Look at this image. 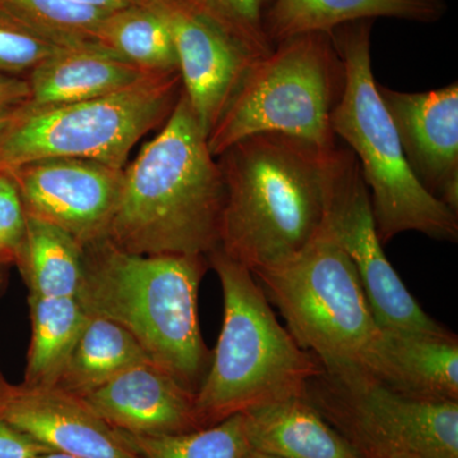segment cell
<instances>
[{
	"mask_svg": "<svg viewBox=\"0 0 458 458\" xmlns=\"http://www.w3.org/2000/svg\"><path fill=\"white\" fill-rule=\"evenodd\" d=\"M27 216L62 229L81 245L108 237L123 168L89 159L47 158L9 168Z\"/></svg>",
	"mask_w": 458,
	"mask_h": 458,
	"instance_id": "cell-10",
	"label": "cell"
},
{
	"mask_svg": "<svg viewBox=\"0 0 458 458\" xmlns=\"http://www.w3.org/2000/svg\"><path fill=\"white\" fill-rule=\"evenodd\" d=\"M98 44L148 74L180 72L165 0L111 12L99 26Z\"/></svg>",
	"mask_w": 458,
	"mask_h": 458,
	"instance_id": "cell-20",
	"label": "cell"
},
{
	"mask_svg": "<svg viewBox=\"0 0 458 458\" xmlns=\"http://www.w3.org/2000/svg\"><path fill=\"white\" fill-rule=\"evenodd\" d=\"M373 23L355 21L330 32L345 66V87L331 128L357 158L382 245L409 231L456 243L458 214L415 179L379 96L370 56Z\"/></svg>",
	"mask_w": 458,
	"mask_h": 458,
	"instance_id": "cell-5",
	"label": "cell"
},
{
	"mask_svg": "<svg viewBox=\"0 0 458 458\" xmlns=\"http://www.w3.org/2000/svg\"><path fill=\"white\" fill-rule=\"evenodd\" d=\"M26 225L25 208L16 183L7 171L0 170V262L16 260Z\"/></svg>",
	"mask_w": 458,
	"mask_h": 458,
	"instance_id": "cell-29",
	"label": "cell"
},
{
	"mask_svg": "<svg viewBox=\"0 0 458 458\" xmlns=\"http://www.w3.org/2000/svg\"><path fill=\"white\" fill-rule=\"evenodd\" d=\"M252 450L280 458H360L306 397L243 412Z\"/></svg>",
	"mask_w": 458,
	"mask_h": 458,
	"instance_id": "cell-18",
	"label": "cell"
},
{
	"mask_svg": "<svg viewBox=\"0 0 458 458\" xmlns=\"http://www.w3.org/2000/svg\"><path fill=\"white\" fill-rule=\"evenodd\" d=\"M207 259L222 285L223 324L195 394L201 429L252 409L306 397L312 379L325 372L280 325L251 271L219 247Z\"/></svg>",
	"mask_w": 458,
	"mask_h": 458,
	"instance_id": "cell-4",
	"label": "cell"
},
{
	"mask_svg": "<svg viewBox=\"0 0 458 458\" xmlns=\"http://www.w3.org/2000/svg\"><path fill=\"white\" fill-rule=\"evenodd\" d=\"M375 379L410 399L458 403V339L381 328Z\"/></svg>",
	"mask_w": 458,
	"mask_h": 458,
	"instance_id": "cell-16",
	"label": "cell"
},
{
	"mask_svg": "<svg viewBox=\"0 0 458 458\" xmlns=\"http://www.w3.org/2000/svg\"><path fill=\"white\" fill-rule=\"evenodd\" d=\"M83 249L84 311L125 328L156 366L197 394L212 360L198 313L207 256L131 254L108 238Z\"/></svg>",
	"mask_w": 458,
	"mask_h": 458,
	"instance_id": "cell-3",
	"label": "cell"
},
{
	"mask_svg": "<svg viewBox=\"0 0 458 458\" xmlns=\"http://www.w3.org/2000/svg\"><path fill=\"white\" fill-rule=\"evenodd\" d=\"M62 47L0 16V73L26 78Z\"/></svg>",
	"mask_w": 458,
	"mask_h": 458,
	"instance_id": "cell-27",
	"label": "cell"
},
{
	"mask_svg": "<svg viewBox=\"0 0 458 458\" xmlns=\"http://www.w3.org/2000/svg\"><path fill=\"white\" fill-rule=\"evenodd\" d=\"M315 409L351 443L360 458H424L360 426L342 412L325 408Z\"/></svg>",
	"mask_w": 458,
	"mask_h": 458,
	"instance_id": "cell-28",
	"label": "cell"
},
{
	"mask_svg": "<svg viewBox=\"0 0 458 458\" xmlns=\"http://www.w3.org/2000/svg\"><path fill=\"white\" fill-rule=\"evenodd\" d=\"M306 399L335 410L360 426L424 458H458V403L410 399L370 377L336 381L316 377Z\"/></svg>",
	"mask_w": 458,
	"mask_h": 458,
	"instance_id": "cell-11",
	"label": "cell"
},
{
	"mask_svg": "<svg viewBox=\"0 0 458 458\" xmlns=\"http://www.w3.org/2000/svg\"><path fill=\"white\" fill-rule=\"evenodd\" d=\"M0 419L50 451L81 458H143L81 397L56 387L0 391Z\"/></svg>",
	"mask_w": 458,
	"mask_h": 458,
	"instance_id": "cell-14",
	"label": "cell"
},
{
	"mask_svg": "<svg viewBox=\"0 0 458 458\" xmlns=\"http://www.w3.org/2000/svg\"><path fill=\"white\" fill-rule=\"evenodd\" d=\"M182 90L205 135L219 122L256 56L212 23L165 0Z\"/></svg>",
	"mask_w": 458,
	"mask_h": 458,
	"instance_id": "cell-13",
	"label": "cell"
},
{
	"mask_svg": "<svg viewBox=\"0 0 458 458\" xmlns=\"http://www.w3.org/2000/svg\"><path fill=\"white\" fill-rule=\"evenodd\" d=\"M254 276L295 342L328 377L375 379L382 330L357 269L327 221L297 255Z\"/></svg>",
	"mask_w": 458,
	"mask_h": 458,
	"instance_id": "cell-6",
	"label": "cell"
},
{
	"mask_svg": "<svg viewBox=\"0 0 458 458\" xmlns=\"http://www.w3.org/2000/svg\"><path fill=\"white\" fill-rule=\"evenodd\" d=\"M225 182L185 93L164 128L123 168L108 240L137 255L212 254L221 245Z\"/></svg>",
	"mask_w": 458,
	"mask_h": 458,
	"instance_id": "cell-2",
	"label": "cell"
},
{
	"mask_svg": "<svg viewBox=\"0 0 458 458\" xmlns=\"http://www.w3.org/2000/svg\"><path fill=\"white\" fill-rule=\"evenodd\" d=\"M183 11L212 23L255 54L267 56L274 49L265 23L276 0H171Z\"/></svg>",
	"mask_w": 458,
	"mask_h": 458,
	"instance_id": "cell-26",
	"label": "cell"
},
{
	"mask_svg": "<svg viewBox=\"0 0 458 458\" xmlns=\"http://www.w3.org/2000/svg\"><path fill=\"white\" fill-rule=\"evenodd\" d=\"M445 0H276L265 23L270 44L311 32L330 33L355 21L396 18L418 23L441 21Z\"/></svg>",
	"mask_w": 458,
	"mask_h": 458,
	"instance_id": "cell-19",
	"label": "cell"
},
{
	"mask_svg": "<svg viewBox=\"0 0 458 458\" xmlns=\"http://www.w3.org/2000/svg\"><path fill=\"white\" fill-rule=\"evenodd\" d=\"M123 436L143 458H245L251 448L242 414L179 436Z\"/></svg>",
	"mask_w": 458,
	"mask_h": 458,
	"instance_id": "cell-25",
	"label": "cell"
},
{
	"mask_svg": "<svg viewBox=\"0 0 458 458\" xmlns=\"http://www.w3.org/2000/svg\"><path fill=\"white\" fill-rule=\"evenodd\" d=\"M245 458H280L276 456H273V454H265V452L252 450L250 448L249 452H247Z\"/></svg>",
	"mask_w": 458,
	"mask_h": 458,
	"instance_id": "cell-35",
	"label": "cell"
},
{
	"mask_svg": "<svg viewBox=\"0 0 458 458\" xmlns=\"http://www.w3.org/2000/svg\"><path fill=\"white\" fill-rule=\"evenodd\" d=\"M30 98L31 89L26 78L0 73V114L20 110Z\"/></svg>",
	"mask_w": 458,
	"mask_h": 458,
	"instance_id": "cell-31",
	"label": "cell"
},
{
	"mask_svg": "<svg viewBox=\"0 0 458 458\" xmlns=\"http://www.w3.org/2000/svg\"><path fill=\"white\" fill-rule=\"evenodd\" d=\"M119 432L141 437L179 436L201 429L195 394L147 360L81 397Z\"/></svg>",
	"mask_w": 458,
	"mask_h": 458,
	"instance_id": "cell-15",
	"label": "cell"
},
{
	"mask_svg": "<svg viewBox=\"0 0 458 458\" xmlns=\"http://www.w3.org/2000/svg\"><path fill=\"white\" fill-rule=\"evenodd\" d=\"M377 87L415 179L458 214V83L428 92Z\"/></svg>",
	"mask_w": 458,
	"mask_h": 458,
	"instance_id": "cell-12",
	"label": "cell"
},
{
	"mask_svg": "<svg viewBox=\"0 0 458 458\" xmlns=\"http://www.w3.org/2000/svg\"><path fill=\"white\" fill-rule=\"evenodd\" d=\"M72 2L111 13V12L134 7V5H156L162 0H72Z\"/></svg>",
	"mask_w": 458,
	"mask_h": 458,
	"instance_id": "cell-32",
	"label": "cell"
},
{
	"mask_svg": "<svg viewBox=\"0 0 458 458\" xmlns=\"http://www.w3.org/2000/svg\"><path fill=\"white\" fill-rule=\"evenodd\" d=\"M147 360V352L129 331L110 319L89 316L55 387L83 397Z\"/></svg>",
	"mask_w": 458,
	"mask_h": 458,
	"instance_id": "cell-21",
	"label": "cell"
},
{
	"mask_svg": "<svg viewBox=\"0 0 458 458\" xmlns=\"http://www.w3.org/2000/svg\"><path fill=\"white\" fill-rule=\"evenodd\" d=\"M107 14L72 0H0V16L60 47L98 44Z\"/></svg>",
	"mask_w": 458,
	"mask_h": 458,
	"instance_id": "cell-24",
	"label": "cell"
},
{
	"mask_svg": "<svg viewBox=\"0 0 458 458\" xmlns=\"http://www.w3.org/2000/svg\"><path fill=\"white\" fill-rule=\"evenodd\" d=\"M84 249L62 229L27 216L16 261L30 295L77 298L83 276Z\"/></svg>",
	"mask_w": 458,
	"mask_h": 458,
	"instance_id": "cell-23",
	"label": "cell"
},
{
	"mask_svg": "<svg viewBox=\"0 0 458 458\" xmlns=\"http://www.w3.org/2000/svg\"><path fill=\"white\" fill-rule=\"evenodd\" d=\"M345 66L327 32L280 41L256 60L207 138L213 157L260 132H280L333 149L331 116L342 99Z\"/></svg>",
	"mask_w": 458,
	"mask_h": 458,
	"instance_id": "cell-7",
	"label": "cell"
},
{
	"mask_svg": "<svg viewBox=\"0 0 458 458\" xmlns=\"http://www.w3.org/2000/svg\"><path fill=\"white\" fill-rule=\"evenodd\" d=\"M182 92L180 72L60 106H23L0 135V170L47 158H80L125 168L132 148L164 125Z\"/></svg>",
	"mask_w": 458,
	"mask_h": 458,
	"instance_id": "cell-8",
	"label": "cell"
},
{
	"mask_svg": "<svg viewBox=\"0 0 458 458\" xmlns=\"http://www.w3.org/2000/svg\"><path fill=\"white\" fill-rule=\"evenodd\" d=\"M152 75L98 44L62 47L27 75L31 98L26 106H60L104 98Z\"/></svg>",
	"mask_w": 458,
	"mask_h": 458,
	"instance_id": "cell-17",
	"label": "cell"
},
{
	"mask_svg": "<svg viewBox=\"0 0 458 458\" xmlns=\"http://www.w3.org/2000/svg\"><path fill=\"white\" fill-rule=\"evenodd\" d=\"M49 448L0 419V458H33Z\"/></svg>",
	"mask_w": 458,
	"mask_h": 458,
	"instance_id": "cell-30",
	"label": "cell"
},
{
	"mask_svg": "<svg viewBox=\"0 0 458 458\" xmlns=\"http://www.w3.org/2000/svg\"><path fill=\"white\" fill-rule=\"evenodd\" d=\"M330 150L260 132L216 157L225 182L219 249L255 274L309 245L327 221Z\"/></svg>",
	"mask_w": 458,
	"mask_h": 458,
	"instance_id": "cell-1",
	"label": "cell"
},
{
	"mask_svg": "<svg viewBox=\"0 0 458 458\" xmlns=\"http://www.w3.org/2000/svg\"><path fill=\"white\" fill-rule=\"evenodd\" d=\"M31 345L25 386L55 387L89 315L77 298L30 295Z\"/></svg>",
	"mask_w": 458,
	"mask_h": 458,
	"instance_id": "cell-22",
	"label": "cell"
},
{
	"mask_svg": "<svg viewBox=\"0 0 458 458\" xmlns=\"http://www.w3.org/2000/svg\"><path fill=\"white\" fill-rule=\"evenodd\" d=\"M33 458H81L77 456H73V454H63V452L56 451H47L44 454H38V456Z\"/></svg>",
	"mask_w": 458,
	"mask_h": 458,
	"instance_id": "cell-34",
	"label": "cell"
},
{
	"mask_svg": "<svg viewBox=\"0 0 458 458\" xmlns=\"http://www.w3.org/2000/svg\"><path fill=\"white\" fill-rule=\"evenodd\" d=\"M20 110L9 111V113L0 114V135H2V132L8 128L9 123L13 122L14 117L17 116L18 111Z\"/></svg>",
	"mask_w": 458,
	"mask_h": 458,
	"instance_id": "cell-33",
	"label": "cell"
},
{
	"mask_svg": "<svg viewBox=\"0 0 458 458\" xmlns=\"http://www.w3.org/2000/svg\"><path fill=\"white\" fill-rule=\"evenodd\" d=\"M327 223L357 269L379 327L428 334L447 331L424 312L386 258L360 165L354 153L339 144L328 153Z\"/></svg>",
	"mask_w": 458,
	"mask_h": 458,
	"instance_id": "cell-9",
	"label": "cell"
}]
</instances>
